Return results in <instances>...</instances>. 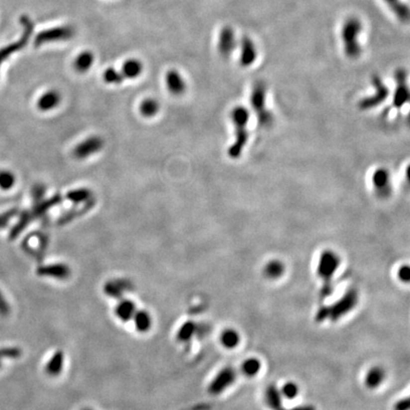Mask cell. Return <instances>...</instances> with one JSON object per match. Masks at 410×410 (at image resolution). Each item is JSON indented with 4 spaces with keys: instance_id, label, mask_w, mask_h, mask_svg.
Returning <instances> with one entry per match:
<instances>
[{
    "instance_id": "obj_43",
    "label": "cell",
    "mask_w": 410,
    "mask_h": 410,
    "mask_svg": "<svg viewBox=\"0 0 410 410\" xmlns=\"http://www.w3.org/2000/svg\"><path fill=\"white\" fill-rule=\"evenodd\" d=\"M286 410H316L314 408V406L312 405H301V406H298V407H294L292 409H287Z\"/></svg>"
},
{
    "instance_id": "obj_13",
    "label": "cell",
    "mask_w": 410,
    "mask_h": 410,
    "mask_svg": "<svg viewBox=\"0 0 410 410\" xmlns=\"http://www.w3.org/2000/svg\"><path fill=\"white\" fill-rule=\"evenodd\" d=\"M236 45V34L234 30L228 26L222 28L217 40V50L219 54L224 58H228L235 50Z\"/></svg>"
},
{
    "instance_id": "obj_37",
    "label": "cell",
    "mask_w": 410,
    "mask_h": 410,
    "mask_svg": "<svg viewBox=\"0 0 410 410\" xmlns=\"http://www.w3.org/2000/svg\"><path fill=\"white\" fill-rule=\"evenodd\" d=\"M21 350L17 348H6L0 349V358H18Z\"/></svg>"
},
{
    "instance_id": "obj_39",
    "label": "cell",
    "mask_w": 410,
    "mask_h": 410,
    "mask_svg": "<svg viewBox=\"0 0 410 410\" xmlns=\"http://www.w3.org/2000/svg\"><path fill=\"white\" fill-rule=\"evenodd\" d=\"M398 277L402 282L409 283L410 279V269L409 265H403L398 271Z\"/></svg>"
},
{
    "instance_id": "obj_15",
    "label": "cell",
    "mask_w": 410,
    "mask_h": 410,
    "mask_svg": "<svg viewBox=\"0 0 410 410\" xmlns=\"http://www.w3.org/2000/svg\"><path fill=\"white\" fill-rule=\"evenodd\" d=\"M37 275L41 277H53L56 279H67L71 276V269L66 264L62 263L51 264L39 267L37 269Z\"/></svg>"
},
{
    "instance_id": "obj_41",
    "label": "cell",
    "mask_w": 410,
    "mask_h": 410,
    "mask_svg": "<svg viewBox=\"0 0 410 410\" xmlns=\"http://www.w3.org/2000/svg\"><path fill=\"white\" fill-rule=\"evenodd\" d=\"M17 210L16 209H12L9 212H6L2 215H0V228H3L8 224V222L10 221V218H12L14 215H16Z\"/></svg>"
},
{
    "instance_id": "obj_3",
    "label": "cell",
    "mask_w": 410,
    "mask_h": 410,
    "mask_svg": "<svg viewBox=\"0 0 410 410\" xmlns=\"http://www.w3.org/2000/svg\"><path fill=\"white\" fill-rule=\"evenodd\" d=\"M267 95L268 89L265 82L256 81L250 94V103L257 123L261 127H269L274 122V116L267 105Z\"/></svg>"
},
{
    "instance_id": "obj_20",
    "label": "cell",
    "mask_w": 410,
    "mask_h": 410,
    "mask_svg": "<svg viewBox=\"0 0 410 410\" xmlns=\"http://www.w3.org/2000/svg\"><path fill=\"white\" fill-rule=\"evenodd\" d=\"M285 271H286V267L283 263V261L279 259H272L268 261L266 265L263 268V275L268 279L275 280V279H278L282 277Z\"/></svg>"
},
{
    "instance_id": "obj_31",
    "label": "cell",
    "mask_w": 410,
    "mask_h": 410,
    "mask_svg": "<svg viewBox=\"0 0 410 410\" xmlns=\"http://www.w3.org/2000/svg\"><path fill=\"white\" fill-rule=\"evenodd\" d=\"M92 196L93 194L89 189L80 188L70 191L66 196V198L74 204H81L92 200Z\"/></svg>"
},
{
    "instance_id": "obj_28",
    "label": "cell",
    "mask_w": 410,
    "mask_h": 410,
    "mask_svg": "<svg viewBox=\"0 0 410 410\" xmlns=\"http://www.w3.org/2000/svg\"><path fill=\"white\" fill-rule=\"evenodd\" d=\"M220 343L226 349H235L240 343V335L236 329L227 328L220 334Z\"/></svg>"
},
{
    "instance_id": "obj_30",
    "label": "cell",
    "mask_w": 410,
    "mask_h": 410,
    "mask_svg": "<svg viewBox=\"0 0 410 410\" xmlns=\"http://www.w3.org/2000/svg\"><path fill=\"white\" fill-rule=\"evenodd\" d=\"M127 290L126 283L122 280H114L105 284L104 293L113 298H120L123 293Z\"/></svg>"
},
{
    "instance_id": "obj_24",
    "label": "cell",
    "mask_w": 410,
    "mask_h": 410,
    "mask_svg": "<svg viewBox=\"0 0 410 410\" xmlns=\"http://www.w3.org/2000/svg\"><path fill=\"white\" fill-rule=\"evenodd\" d=\"M65 363V356L62 351H56L49 360L46 366V372L50 376H58L63 370Z\"/></svg>"
},
{
    "instance_id": "obj_9",
    "label": "cell",
    "mask_w": 410,
    "mask_h": 410,
    "mask_svg": "<svg viewBox=\"0 0 410 410\" xmlns=\"http://www.w3.org/2000/svg\"><path fill=\"white\" fill-rule=\"evenodd\" d=\"M74 29L70 25L58 26L48 30L40 31L34 38V46L40 47L45 43L51 42L67 41L74 36Z\"/></svg>"
},
{
    "instance_id": "obj_36",
    "label": "cell",
    "mask_w": 410,
    "mask_h": 410,
    "mask_svg": "<svg viewBox=\"0 0 410 410\" xmlns=\"http://www.w3.org/2000/svg\"><path fill=\"white\" fill-rule=\"evenodd\" d=\"M15 183V177L9 171L0 172V188L3 190H8L11 188Z\"/></svg>"
},
{
    "instance_id": "obj_34",
    "label": "cell",
    "mask_w": 410,
    "mask_h": 410,
    "mask_svg": "<svg viewBox=\"0 0 410 410\" xmlns=\"http://www.w3.org/2000/svg\"><path fill=\"white\" fill-rule=\"evenodd\" d=\"M280 393L283 398L287 400H294L296 399L299 394V386L295 382H287L285 383L282 388L280 389Z\"/></svg>"
},
{
    "instance_id": "obj_29",
    "label": "cell",
    "mask_w": 410,
    "mask_h": 410,
    "mask_svg": "<svg viewBox=\"0 0 410 410\" xmlns=\"http://www.w3.org/2000/svg\"><path fill=\"white\" fill-rule=\"evenodd\" d=\"M261 362L259 359L251 357L248 358L241 365V372L247 377H255L261 369Z\"/></svg>"
},
{
    "instance_id": "obj_17",
    "label": "cell",
    "mask_w": 410,
    "mask_h": 410,
    "mask_svg": "<svg viewBox=\"0 0 410 410\" xmlns=\"http://www.w3.org/2000/svg\"><path fill=\"white\" fill-rule=\"evenodd\" d=\"M165 82L169 92L174 95H181L186 90V84L183 76L174 70H171L165 75Z\"/></svg>"
},
{
    "instance_id": "obj_7",
    "label": "cell",
    "mask_w": 410,
    "mask_h": 410,
    "mask_svg": "<svg viewBox=\"0 0 410 410\" xmlns=\"http://www.w3.org/2000/svg\"><path fill=\"white\" fill-rule=\"evenodd\" d=\"M20 24L23 28V31L19 40L13 42L0 49V66L5 62V60L8 59L12 53L21 51L23 48H25L33 33L34 25L30 17H28L27 15L21 16Z\"/></svg>"
},
{
    "instance_id": "obj_22",
    "label": "cell",
    "mask_w": 410,
    "mask_h": 410,
    "mask_svg": "<svg viewBox=\"0 0 410 410\" xmlns=\"http://www.w3.org/2000/svg\"><path fill=\"white\" fill-rule=\"evenodd\" d=\"M62 202V197L60 195L53 196L51 199L43 202L41 201L38 204H35L34 207L32 208V210L30 211L31 218H36V217H40L44 215L47 211H49L51 207L55 206V205H59Z\"/></svg>"
},
{
    "instance_id": "obj_40",
    "label": "cell",
    "mask_w": 410,
    "mask_h": 410,
    "mask_svg": "<svg viewBox=\"0 0 410 410\" xmlns=\"http://www.w3.org/2000/svg\"><path fill=\"white\" fill-rule=\"evenodd\" d=\"M10 308L6 298H4L2 292L0 291V315L7 316L10 313Z\"/></svg>"
},
{
    "instance_id": "obj_23",
    "label": "cell",
    "mask_w": 410,
    "mask_h": 410,
    "mask_svg": "<svg viewBox=\"0 0 410 410\" xmlns=\"http://www.w3.org/2000/svg\"><path fill=\"white\" fill-rule=\"evenodd\" d=\"M136 312V307L133 301L124 299L122 300L115 308V313L117 317L123 322H127L133 318Z\"/></svg>"
},
{
    "instance_id": "obj_32",
    "label": "cell",
    "mask_w": 410,
    "mask_h": 410,
    "mask_svg": "<svg viewBox=\"0 0 410 410\" xmlns=\"http://www.w3.org/2000/svg\"><path fill=\"white\" fill-rule=\"evenodd\" d=\"M196 333V325L194 322L188 321L185 323L178 330L177 338L181 342H187L194 336Z\"/></svg>"
},
{
    "instance_id": "obj_45",
    "label": "cell",
    "mask_w": 410,
    "mask_h": 410,
    "mask_svg": "<svg viewBox=\"0 0 410 410\" xmlns=\"http://www.w3.org/2000/svg\"><path fill=\"white\" fill-rule=\"evenodd\" d=\"M89 410V409H87V410Z\"/></svg>"
},
{
    "instance_id": "obj_8",
    "label": "cell",
    "mask_w": 410,
    "mask_h": 410,
    "mask_svg": "<svg viewBox=\"0 0 410 410\" xmlns=\"http://www.w3.org/2000/svg\"><path fill=\"white\" fill-rule=\"evenodd\" d=\"M372 188L379 199L386 200L392 195L393 185L390 170L385 167L377 168L371 177Z\"/></svg>"
},
{
    "instance_id": "obj_5",
    "label": "cell",
    "mask_w": 410,
    "mask_h": 410,
    "mask_svg": "<svg viewBox=\"0 0 410 410\" xmlns=\"http://www.w3.org/2000/svg\"><path fill=\"white\" fill-rule=\"evenodd\" d=\"M374 93L367 97L362 98L358 102V108L362 111H369L378 107L390 97V89L383 82L378 75H374L371 79Z\"/></svg>"
},
{
    "instance_id": "obj_44",
    "label": "cell",
    "mask_w": 410,
    "mask_h": 410,
    "mask_svg": "<svg viewBox=\"0 0 410 410\" xmlns=\"http://www.w3.org/2000/svg\"><path fill=\"white\" fill-rule=\"evenodd\" d=\"M0 361H1V358H0ZM0 364H1V362H0ZM0 367H1V365H0Z\"/></svg>"
},
{
    "instance_id": "obj_19",
    "label": "cell",
    "mask_w": 410,
    "mask_h": 410,
    "mask_svg": "<svg viewBox=\"0 0 410 410\" xmlns=\"http://www.w3.org/2000/svg\"><path fill=\"white\" fill-rule=\"evenodd\" d=\"M61 102V96L56 91L44 93L37 102V106L42 111H48L55 108Z\"/></svg>"
},
{
    "instance_id": "obj_35",
    "label": "cell",
    "mask_w": 410,
    "mask_h": 410,
    "mask_svg": "<svg viewBox=\"0 0 410 410\" xmlns=\"http://www.w3.org/2000/svg\"><path fill=\"white\" fill-rule=\"evenodd\" d=\"M102 78L103 81L107 84H114V85H119L123 82L124 77L122 74V72H119L116 71L113 68H108L106 69L103 74H102Z\"/></svg>"
},
{
    "instance_id": "obj_26",
    "label": "cell",
    "mask_w": 410,
    "mask_h": 410,
    "mask_svg": "<svg viewBox=\"0 0 410 410\" xmlns=\"http://www.w3.org/2000/svg\"><path fill=\"white\" fill-rule=\"evenodd\" d=\"M133 320L136 329L140 332L148 331L152 326V319L146 310H136Z\"/></svg>"
},
{
    "instance_id": "obj_21",
    "label": "cell",
    "mask_w": 410,
    "mask_h": 410,
    "mask_svg": "<svg viewBox=\"0 0 410 410\" xmlns=\"http://www.w3.org/2000/svg\"><path fill=\"white\" fill-rule=\"evenodd\" d=\"M396 15V17L404 23L410 20V9L409 6L402 0H383Z\"/></svg>"
},
{
    "instance_id": "obj_42",
    "label": "cell",
    "mask_w": 410,
    "mask_h": 410,
    "mask_svg": "<svg viewBox=\"0 0 410 410\" xmlns=\"http://www.w3.org/2000/svg\"><path fill=\"white\" fill-rule=\"evenodd\" d=\"M410 399L403 398L394 404V410H410Z\"/></svg>"
},
{
    "instance_id": "obj_2",
    "label": "cell",
    "mask_w": 410,
    "mask_h": 410,
    "mask_svg": "<svg viewBox=\"0 0 410 410\" xmlns=\"http://www.w3.org/2000/svg\"><path fill=\"white\" fill-rule=\"evenodd\" d=\"M358 301V292L355 289L350 288L343 295L342 298H339L333 304L319 308L315 314V320L319 323L327 319H329L332 322H336L356 307Z\"/></svg>"
},
{
    "instance_id": "obj_11",
    "label": "cell",
    "mask_w": 410,
    "mask_h": 410,
    "mask_svg": "<svg viewBox=\"0 0 410 410\" xmlns=\"http://www.w3.org/2000/svg\"><path fill=\"white\" fill-rule=\"evenodd\" d=\"M236 379V372L231 367L221 369L211 381L208 390L212 395H218L228 390Z\"/></svg>"
},
{
    "instance_id": "obj_18",
    "label": "cell",
    "mask_w": 410,
    "mask_h": 410,
    "mask_svg": "<svg viewBox=\"0 0 410 410\" xmlns=\"http://www.w3.org/2000/svg\"><path fill=\"white\" fill-rule=\"evenodd\" d=\"M386 379V370L380 366L372 367L365 376V385L369 390H376Z\"/></svg>"
},
{
    "instance_id": "obj_10",
    "label": "cell",
    "mask_w": 410,
    "mask_h": 410,
    "mask_svg": "<svg viewBox=\"0 0 410 410\" xmlns=\"http://www.w3.org/2000/svg\"><path fill=\"white\" fill-rule=\"evenodd\" d=\"M396 88L393 94V106L401 109L410 101V89L408 85V73L404 69H399L394 73Z\"/></svg>"
},
{
    "instance_id": "obj_25",
    "label": "cell",
    "mask_w": 410,
    "mask_h": 410,
    "mask_svg": "<svg viewBox=\"0 0 410 410\" xmlns=\"http://www.w3.org/2000/svg\"><path fill=\"white\" fill-rule=\"evenodd\" d=\"M94 62V55L91 51H83L74 60L73 67L76 72L84 73L87 72L92 67Z\"/></svg>"
},
{
    "instance_id": "obj_6",
    "label": "cell",
    "mask_w": 410,
    "mask_h": 410,
    "mask_svg": "<svg viewBox=\"0 0 410 410\" xmlns=\"http://www.w3.org/2000/svg\"><path fill=\"white\" fill-rule=\"evenodd\" d=\"M341 264V257L333 250H324L318 259L316 273L319 278L323 280V283H332L331 279Z\"/></svg>"
},
{
    "instance_id": "obj_38",
    "label": "cell",
    "mask_w": 410,
    "mask_h": 410,
    "mask_svg": "<svg viewBox=\"0 0 410 410\" xmlns=\"http://www.w3.org/2000/svg\"><path fill=\"white\" fill-rule=\"evenodd\" d=\"M45 193H46V188H45L44 185H35V186L32 188V192H31L34 204L40 203L42 200H43L44 196H45Z\"/></svg>"
},
{
    "instance_id": "obj_16",
    "label": "cell",
    "mask_w": 410,
    "mask_h": 410,
    "mask_svg": "<svg viewBox=\"0 0 410 410\" xmlns=\"http://www.w3.org/2000/svg\"><path fill=\"white\" fill-rule=\"evenodd\" d=\"M264 399L268 408L271 410H286L283 405V397L276 385H269L265 389Z\"/></svg>"
},
{
    "instance_id": "obj_14",
    "label": "cell",
    "mask_w": 410,
    "mask_h": 410,
    "mask_svg": "<svg viewBox=\"0 0 410 410\" xmlns=\"http://www.w3.org/2000/svg\"><path fill=\"white\" fill-rule=\"evenodd\" d=\"M257 58V50L256 44L249 38L244 36L239 43V63L241 67L249 68L254 65Z\"/></svg>"
},
{
    "instance_id": "obj_12",
    "label": "cell",
    "mask_w": 410,
    "mask_h": 410,
    "mask_svg": "<svg viewBox=\"0 0 410 410\" xmlns=\"http://www.w3.org/2000/svg\"><path fill=\"white\" fill-rule=\"evenodd\" d=\"M102 145L103 142L100 137H90L87 140L83 141L82 143H80L73 149V156L78 160L86 159L91 155L100 151L102 149Z\"/></svg>"
},
{
    "instance_id": "obj_4",
    "label": "cell",
    "mask_w": 410,
    "mask_h": 410,
    "mask_svg": "<svg viewBox=\"0 0 410 410\" xmlns=\"http://www.w3.org/2000/svg\"><path fill=\"white\" fill-rule=\"evenodd\" d=\"M362 32V23L356 17L347 19L342 28V41L345 54L350 59H356L362 53L359 41Z\"/></svg>"
},
{
    "instance_id": "obj_1",
    "label": "cell",
    "mask_w": 410,
    "mask_h": 410,
    "mask_svg": "<svg viewBox=\"0 0 410 410\" xmlns=\"http://www.w3.org/2000/svg\"><path fill=\"white\" fill-rule=\"evenodd\" d=\"M251 114L244 105H236L231 111V120L234 125V142L227 150L229 158L233 160L239 159L246 147L249 141L248 125Z\"/></svg>"
},
{
    "instance_id": "obj_33",
    "label": "cell",
    "mask_w": 410,
    "mask_h": 410,
    "mask_svg": "<svg viewBox=\"0 0 410 410\" xmlns=\"http://www.w3.org/2000/svg\"><path fill=\"white\" fill-rule=\"evenodd\" d=\"M159 102L151 98L144 100L140 105V111L144 117H153L159 111Z\"/></svg>"
},
{
    "instance_id": "obj_27",
    "label": "cell",
    "mask_w": 410,
    "mask_h": 410,
    "mask_svg": "<svg viewBox=\"0 0 410 410\" xmlns=\"http://www.w3.org/2000/svg\"><path fill=\"white\" fill-rule=\"evenodd\" d=\"M143 72V65L137 59H128L123 63L122 74L124 78H137Z\"/></svg>"
}]
</instances>
